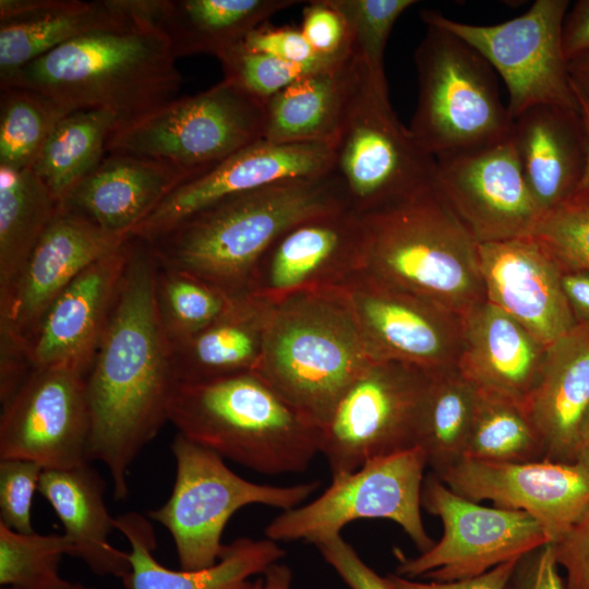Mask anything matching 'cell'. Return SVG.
<instances>
[{"label": "cell", "instance_id": "obj_22", "mask_svg": "<svg viewBox=\"0 0 589 589\" xmlns=\"http://www.w3.org/2000/svg\"><path fill=\"white\" fill-rule=\"evenodd\" d=\"M485 297L549 347L577 322L562 287L563 269L533 237L479 243Z\"/></svg>", "mask_w": 589, "mask_h": 589}, {"label": "cell", "instance_id": "obj_31", "mask_svg": "<svg viewBox=\"0 0 589 589\" xmlns=\"http://www.w3.org/2000/svg\"><path fill=\"white\" fill-rule=\"evenodd\" d=\"M38 491L60 519L72 545L71 556L99 576L123 579L131 570L129 553L115 548L116 529L106 507L105 483L88 462L65 469L43 470Z\"/></svg>", "mask_w": 589, "mask_h": 589}, {"label": "cell", "instance_id": "obj_51", "mask_svg": "<svg viewBox=\"0 0 589 589\" xmlns=\"http://www.w3.org/2000/svg\"><path fill=\"white\" fill-rule=\"evenodd\" d=\"M562 47L567 62L589 50V0H579L566 13Z\"/></svg>", "mask_w": 589, "mask_h": 589}, {"label": "cell", "instance_id": "obj_48", "mask_svg": "<svg viewBox=\"0 0 589 589\" xmlns=\"http://www.w3.org/2000/svg\"><path fill=\"white\" fill-rule=\"evenodd\" d=\"M554 545L548 542L519 557L503 589H565Z\"/></svg>", "mask_w": 589, "mask_h": 589}, {"label": "cell", "instance_id": "obj_21", "mask_svg": "<svg viewBox=\"0 0 589 589\" xmlns=\"http://www.w3.org/2000/svg\"><path fill=\"white\" fill-rule=\"evenodd\" d=\"M125 240L58 208L14 285L0 299V337L28 353L32 338L57 297L85 268Z\"/></svg>", "mask_w": 589, "mask_h": 589}, {"label": "cell", "instance_id": "obj_5", "mask_svg": "<svg viewBox=\"0 0 589 589\" xmlns=\"http://www.w3.org/2000/svg\"><path fill=\"white\" fill-rule=\"evenodd\" d=\"M373 361L340 288L274 304L257 373L320 430Z\"/></svg>", "mask_w": 589, "mask_h": 589}, {"label": "cell", "instance_id": "obj_40", "mask_svg": "<svg viewBox=\"0 0 589 589\" xmlns=\"http://www.w3.org/2000/svg\"><path fill=\"white\" fill-rule=\"evenodd\" d=\"M72 545L64 534L20 533L0 524V584L8 589H60L62 556Z\"/></svg>", "mask_w": 589, "mask_h": 589}, {"label": "cell", "instance_id": "obj_14", "mask_svg": "<svg viewBox=\"0 0 589 589\" xmlns=\"http://www.w3.org/2000/svg\"><path fill=\"white\" fill-rule=\"evenodd\" d=\"M421 506L442 520L443 536L416 557L397 552L396 574L409 579L446 582L477 577L550 542L527 513L469 501L433 472L424 478Z\"/></svg>", "mask_w": 589, "mask_h": 589}, {"label": "cell", "instance_id": "obj_18", "mask_svg": "<svg viewBox=\"0 0 589 589\" xmlns=\"http://www.w3.org/2000/svg\"><path fill=\"white\" fill-rule=\"evenodd\" d=\"M362 217L342 207L304 219L284 232L259 261L250 293L273 303L341 288L364 267Z\"/></svg>", "mask_w": 589, "mask_h": 589}, {"label": "cell", "instance_id": "obj_24", "mask_svg": "<svg viewBox=\"0 0 589 589\" xmlns=\"http://www.w3.org/2000/svg\"><path fill=\"white\" fill-rule=\"evenodd\" d=\"M193 178L164 160L107 153L59 200L58 208L128 238L173 189Z\"/></svg>", "mask_w": 589, "mask_h": 589}, {"label": "cell", "instance_id": "obj_57", "mask_svg": "<svg viewBox=\"0 0 589 589\" xmlns=\"http://www.w3.org/2000/svg\"><path fill=\"white\" fill-rule=\"evenodd\" d=\"M574 462L581 465L589 473V414L578 433L574 453Z\"/></svg>", "mask_w": 589, "mask_h": 589}, {"label": "cell", "instance_id": "obj_45", "mask_svg": "<svg viewBox=\"0 0 589 589\" xmlns=\"http://www.w3.org/2000/svg\"><path fill=\"white\" fill-rule=\"evenodd\" d=\"M300 29L315 52L332 63L353 56L349 27L329 0L308 1Z\"/></svg>", "mask_w": 589, "mask_h": 589}, {"label": "cell", "instance_id": "obj_37", "mask_svg": "<svg viewBox=\"0 0 589 589\" xmlns=\"http://www.w3.org/2000/svg\"><path fill=\"white\" fill-rule=\"evenodd\" d=\"M465 458L496 464L545 459V443L528 407L477 389Z\"/></svg>", "mask_w": 589, "mask_h": 589}, {"label": "cell", "instance_id": "obj_55", "mask_svg": "<svg viewBox=\"0 0 589 589\" xmlns=\"http://www.w3.org/2000/svg\"><path fill=\"white\" fill-rule=\"evenodd\" d=\"M572 85L589 100V50L567 62Z\"/></svg>", "mask_w": 589, "mask_h": 589}, {"label": "cell", "instance_id": "obj_10", "mask_svg": "<svg viewBox=\"0 0 589 589\" xmlns=\"http://www.w3.org/2000/svg\"><path fill=\"white\" fill-rule=\"evenodd\" d=\"M265 104L223 80L115 129L107 153L173 164L194 177L264 136Z\"/></svg>", "mask_w": 589, "mask_h": 589}, {"label": "cell", "instance_id": "obj_49", "mask_svg": "<svg viewBox=\"0 0 589 589\" xmlns=\"http://www.w3.org/2000/svg\"><path fill=\"white\" fill-rule=\"evenodd\" d=\"M553 545L556 561L566 572L565 589H589V510Z\"/></svg>", "mask_w": 589, "mask_h": 589}, {"label": "cell", "instance_id": "obj_11", "mask_svg": "<svg viewBox=\"0 0 589 589\" xmlns=\"http://www.w3.org/2000/svg\"><path fill=\"white\" fill-rule=\"evenodd\" d=\"M432 372L373 361L349 385L320 430L332 477L419 446Z\"/></svg>", "mask_w": 589, "mask_h": 589}, {"label": "cell", "instance_id": "obj_25", "mask_svg": "<svg viewBox=\"0 0 589 589\" xmlns=\"http://www.w3.org/2000/svg\"><path fill=\"white\" fill-rule=\"evenodd\" d=\"M457 369L477 389L528 405L546 349L526 327L488 300L461 316Z\"/></svg>", "mask_w": 589, "mask_h": 589}, {"label": "cell", "instance_id": "obj_32", "mask_svg": "<svg viewBox=\"0 0 589 589\" xmlns=\"http://www.w3.org/2000/svg\"><path fill=\"white\" fill-rule=\"evenodd\" d=\"M361 62L352 56L338 65L308 73L265 103L263 139L333 145L345 122Z\"/></svg>", "mask_w": 589, "mask_h": 589}, {"label": "cell", "instance_id": "obj_26", "mask_svg": "<svg viewBox=\"0 0 589 589\" xmlns=\"http://www.w3.org/2000/svg\"><path fill=\"white\" fill-rule=\"evenodd\" d=\"M509 137L542 216L575 195L588 159V139L579 108H528L513 119Z\"/></svg>", "mask_w": 589, "mask_h": 589}, {"label": "cell", "instance_id": "obj_29", "mask_svg": "<svg viewBox=\"0 0 589 589\" xmlns=\"http://www.w3.org/2000/svg\"><path fill=\"white\" fill-rule=\"evenodd\" d=\"M528 410L545 443V459L574 462L589 414V326L577 324L550 345Z\"/></svg>", "mask_w": 589, "mask_h": 589}, {"label": "cell", "instance_id": "obj_35", "mask_svg": "<svg viewBox=\"0 0 589 589\" xmlns=\"http://www.w3.org/2000/svg\"><path fill=\"white\" fill-rule=\"evenodd\" d=\"M117 124L101 109L76 110L57 123L31 169L57 202L99 165Z\"/></svg>", "mask_w": 589, "mask_h": 589}, {"label": "cell", "instance_id": "obj_16", "mask_svg": "<svg viewBox=\"0 0 589 589\" xmlns=\"http://www.w3.org/2000/svg\"><path fill=\"white\" fill-rule=\"evenodd\" d=\"M376 361L434 372L457 366L461 316L361 271L340 288Z\"/></svg>", "mask_w": 589, "mask_h": 589}, {"label": "cell", "instance_id": "obj_1", "mask_svg": "<svg viewBox=\"0 0 589 589\" xmlns=\"http://www.w3.org/2000/svg\"><path fill=\"white\" fill-rule=\"evenodd\" d=\"M115 305L86 375L89 459L110 473L113 496L129 495V469L168 421L176 380L155 302L157 260L148 240L128 237Z\"/></svg>", "mask_w": 589, "mask_h": 589}, {"label": "cell", "instance_id": "obj_3", "mask_svg": "<svg viewBox=\"0 0 589 589\" xmlns=\"http://www.w3.org/2000/svg\"><path fill=\"white\" fill-rule=\"evenodd\" d=\"M175 61L166 37L151 23L133 17L57 47L0 88L36 91L68 112L107 110L119 128L177 98L182 77Z\"/></svg>", "mask_w": 589, "mask_h": 589}, {"label": "cell", "instance_id": "obj_27", "mask_svg": "<svg viewBox=\"0 0 589 589\" xmlns=\"http://www.w3.org/2000/svg\"><path fill=\"white\" fill-rule=\"evenodd\" d=\"M300 0H123L134 17L168 40L176 59L196 53L216 58L273 15Z\"/></svg>", "mask_w": 589, "mask_h": 589}, {"label": "cell", "instance_id": "obj_53", "mask_svg": "<svg viewBox=\"0 0 589 589\" xmlns=\"http://www.w3.org/2000/svg\"><path fill=\"white\" fill-rule=\"evenodd\" d=\"M73 0H0V22L24 21L67 8Z\"/></svg>", "mask_w": 589, "mask_h": 589}, {"label": "cell", "instance_id": "obj_42", "mask_svg": "<svg viewBox=\"0 0 589 589\" xmlns=\"http://www.w3.org/2000/svg\"><path fill=\"white\" fill-rule=\"evenodd\" d=\"M532 236L563 272H589V203L577 195L544 214Z\"/></svg>", "mask_w": 589, "mask_h": 589}, {"label": "cell", "instance_id": "obj_2", "mask_svg": "<svg viewBox=\"0 0 589 589\" xmlns=\"http://www.w3.org/2000/svg\"><path fill=\"white\" fill-rule=\"evenodd\" d=\"M342 207H349L347 195L333 171L226 197L146 240L161 266L238 298L250 293L259 261L284 232Z\"/></svg>", "mask_w": 589, "mask_h": 589}, {"label": "cell", "instance_id": "obj_20", "mask_svg": "<svg viewBox=\"0 0 589 589\" xmlns=\"http://www.w3.org/2000/svg\"><path fill=\"white\" fill-rule=\"evenodd\" d=\"M334 171L333 145L259 140L173 189L129 235L152 239L226 197Z\"/></svg>", "mask_w": 589, "mask_h": 589}, {"label": "cell", "instance_id": "obj_6", "mask_svg": "<svg viewBox=\"0 0 589 589\" xmlns=\"http://www.w3.org/2000/svg\"><path fill=\"white\" fill-rule=\"evenodd\" d=\"M361 217L364 272L460 316L486 300L479 243L434 185Z\"/></svg>", "mask_w": 589, "mask_h": 589}, {"label": "cell", "instance_id": "obj_7", "mask_svg": "<svg viewBox=\"0 0 589 589\" xmlns=\"http://www.w3.org/2000/svg\"><path fill=\"white\" fill-rule=\"evenodd\" d=\"M414 51L418 100L410 131L434 158L509 136L495 71L469 44L434 24Z\"/></svg>", "mask_w": 589, "mask_h": 589}, {"label": "cell", "instance_id": "obj_36", "mask_svg": "<svg viewBox=\"0 0 589 589\" xmlns=\"http://www.w3.org/2000/svg\"><path fill=\"white\" fill-rule=\"evenodd\" d=\"M476 398V386L457 366L432 372L419 446L436 476L465 458Z\"/></svg>", "mask_w": 589, "mask_h": 589}, {"label": "cell", "instance_id": "obj_54", "mask_svg": "<svg viewBox=\"0 0 589 589\" xmlns=\"http://www.w3.org/2000/svg\"><path fill=\"white\" fill-rule=\"evenodd\" d=\"M248 589H292V572L286 564L274 563Z\"/></svg>", "mask_w": 589, "mask_h": 589}, {"label": "cell", "instance_id": "obj_8", "mask_svg": "<svg viewBox=\"0 0 589 589\" xmlns=\"http://www.w3.org/2000/svg\"><path fill=\"white\" fill-rule=\"evenodd\" d=\"M171 452L176 461L172 492L148 515L171 534L181 569L208 567L220 558L225 527L240 508L262 504L289 510L302 505L320 485L318 481L286 486L249 481L221 456L180 433Z\"/></svg>", "mask_w": 589, "mask_h": 589}, {"label": "cell", "instance_id": "obj_41", "mask_svg": "<svg viewBox=\"0 0 589 589\" xmlns=\"http://www.w3.org/2000/svg\"><path fill=\"white\" fill-rule=\"evenodd\" d=\"M345 19L352 53L363 64L374 88L388 95L384 53L396 21L414 0H329Z\"/></svg>", "mask_w": 589, "mask_h": 589}, {"label": "cell", "instance_id": "obj_15", "mask_svg": "<svg viewBox=\"0 0 589 589\" xmlns=\"http://www.w3.org/2000/svg\"><path fill=\"white\" fill-rule=\"evenodd\" d=\"M89 437L86 374L76 369L34 368L2 406L0 459L71 468L89 462Z\"/></svg>", "mask_w": 589, "mask_h": 589}, {"label": "cell", "instance_id": "obj_58", "mask_svg": "<svg viewBox=\"0 0 589 589\" xmlns=\"http://www.w3.org/2000/svg\"><path fill=\"white\" fill-rule=\"evenodd\" d=\"M4 589H8V588H4ZM60 589H97V588L87 587V586L82 585V584H76V582H70L69 581L65 586H63Z\"/></svg>", "mask_w": 589, "mask_h": 589}, {"label": "cell", "instance_id": "obj_23", "mask_svg": "<svg viewBox=\"0 0 589 589\" xmlns=\"http://www.w3.org/2000/svg\"><path fill=\"white\" fill-rule=\"evenodd\" d=\"M127 260L125 240L85 268L57 297L28 346L34 368L68 366L87 375L109 322Z\"/></svg>", "mask_w": 589, "mask_h": 589}, {"label": "cell", "instance_id": "obj_28", "mask_svg": "<svg viewBox=\"0 0 589 589\" xmlns=\"http://www.w3.org/2000/svg\"><path fill=\"white\" fill-rule=\"evenodd\" d=\"M118 529L129 541L130 573L122 579L125 589H248L253 576L279 562L285 551L268 538H238L226 545L220 558L200 569H170L159 564L153 551L151 524L139 513L116 518Z\"/></svg>", "mask_w": 589, "mask_h": 589}, {"label": "cell", "instance_id": "obj_30", "mask_svg": "<svg viewBox=\"0 0 589 589\" xmlns=\"http://www.w3.org/2000/svg\"><path fill=\"white\" fill-rule=\"evenodd\" d=\"M273 302L249 293L211 325L169 344L176 383H197L257 372Z\"/></svg>", "mask_w": 589, "mask_h": 589}, {"label": "cell", "instance_id": "obj_9", "mask_svg": "<svg viewBox=\"0 0 589 589\" xmlns=\"http://www.w3.org/2000/svg\"><path fill=\"white\" fill-rule=\"evenodd\" d=\"M340 133L334 171L360 216L394 206L434 185L436 160L396 117L361 63Z\"/></svg>", "mask_w": 589, "mask_h": 589}, {"label": "cell", "instance_id": "obj_12", "mask_svg": "<svg viewBox=\"0 0 589 589\" xmlns=\"http://www.w3.org/2000/svg\"><path fill=\"white\" fill-rule=\"evenodd\" d=\"M426 467L425 453L417 446L332 477L320 496L275 517L265 536L276 542L305 541L315 545L340 534L353 520L385 518L399 525L422 553L434 544L421 517Z\"/></svg>", "mask_w": 589, "mask_h": 589}, {"label": "cell", "instance_id": "obj_19", "mask_svg": "<svg viewBox=\"0 0 589 589\" xmlns=\"http://www.w3.org/2000/svg\"><path fill=\"white\" fill-rule=\"evenodd\" d=\"M458 495L532 516L550 542L566 537L589 510V473L577 462L496 464L464 458L437 476Z\"/></svg>", "mask_w": 589, "mask_h": 589}, {"label": "cell", "instance_id": "obj_50", "mask_svg": "<svg viewBox=\"0 0 589 589\" xmlns=\"http://www.w3.org/2000/svg\"><path fill=\"white\" fill-rule=\"evenodd\" d=\"M516 562L517 560H513L480 576L457 581L421 582L397 574H388L384 580L388 589H503Z\"/></svg>", "mask_w": 589, "mask_h": 589}, {"label": "cell", "instance_id": "obj_17", "mask_svg": "<svg viewBox=\"0 0 589 589\" xmlns=\"http://www.w3.org/2000/svg\"><path fill=\"white\" fill-rule=\"evenodd\" d=\"M435 160L436 192L478 243L532 236L542 215L509 136Z\"/></svg>", "mask_w": 589, "mask_h": 589}, {"label": "cell", "instance_id": "obj_39", "mask_svg": "<svg viewBox=\"0 0 589 589\" xmlns=\"http://www.w3.org/2000/svg\"><path fill=\"white\" fill-rule=\"evenodd\" d=\"M238 298L201 278L157 262L155 302L169 344L201 332L224 315Z\"/></svg>", "mask_w": 589, "mask_h": 589}, {"label": "cell", "instance_id": "obj_13", "mask_svg": "<svg viewBox=\"0 0 589 589\" xmlns=\"http://www.w3.org/2000/svg\"><path fill=\"white\" fill-rule=\"evenodd\" d=\"M567 0H537L522 15L495 25L452 20L434 10L421 19L445 28L474 48L508 91L507 110L516 118L538 105L579 108L562 47Z\"/></svg>", "mask_w": 589, "mask_h": 589}, {"label": "cell", "instance_id": "obj_47", "mask_svg": "<svg viewBox=\"0 0 589 589\" xmlns=\"http://www.w3.org/2000/svg\"><path fill=\"white\" fill-rule=\"evenodd\" d=\"M315 546L350 589H388L384 577L366 565L341 534L323 540Z\"/></svg>", "mask_w": 589, "mask_h": 589}, {"label": "cell", "instance_id": "obj_4", "mask_svg": "<svg viewBox=\"0 0 589 589\" xmlns=\"http://www.w3.org/2000/svg\"><path fill=\"white\" fill-rule=\"evenodd\" d=\"M168 421L190 441L263 474L304 472L320 454V429L257 372L177 383Z\"/></svg>", "mask_w": 589, "mask_h": 589}, {"label": "cell", "instance_id": "obj_46", "mask_svg": "<svg viewBox=\"0 0 589 589\" xmlns=\"http://www.w3.org/2000/svg\"><path fill=\"white\" fill-rule=\"evenodd\" d=\"M239 45L248 51L275 57L312 71L340 64L317 55L301 29L296 27H274L265 23L249 33Z\"/></svg>", "mask_w": 589, "mask_h": 589}, {"label": "cell", "instance_id": "obj_33", "mask_svg": "<svg viewBox=\"0 0 589 589\" xmlns=\"http://www.w3.org/2000/svg\"><path fill=\"white\" fill-rule=\"evenodd\" d=\"M133 19L118 0H73L64 9L24 21L0 22V85L57 47Z\"/></svg>", "mask_w": 589, "mask_h": 589}, {"label": "cell", "instance_id": "obj_56", "mask_svg": "<svg viewBox=\"0 0 589 589\" xmlns=\"http://www.w3.org/2000/svg\"><path fill=\"white\" fill-rule=\"evenodd\" d=\"M572 87L578 101L579 111H580V115L585 124L587 139H588L587 167H586L582 181L577 192L575 193V195L579 196L580 199L589 203V100L582 94H580L573 85Z\"/></svg>", "mask_w": 589, "mask_h": 589}, {"label": "cell", "instance_id": "obj_34", "mask_svg": "<svg viewBox=\"0 0 589 589\" xmlns=\"http://www.w3.org/2000/svg\"><path fill=\"white\" fill-rule=\"evenodd\" d=\"M58 202L31 169L0 168V299L10 291Z\"/></svg>", "mask_w": 589, "mask_h": 589}, {"label": "cell", "instance_id": "obj_38", "mask_svg": "<svg viewBox=\"0 0 589 589\" xmlns=\"http://www.w3.org/2000/svg\"><path fill=\"white\" fill-rule=\"evenodd\" d=\"M68 113L36 91L0 88V168L32 169L55 127Z\"/></svg>", "mask_w": 589, "mask_h": 589}, {"label": "cell", "instance_id": "obj_43", "mask_svg": "<svg viewBox=\"0 0 589 589\" xmlns=\"http://www.w3.org/2000/svg\"><path fill=\"white\" fill-rule=\"evenodd\" d=\"M227 80L264 104L299 77L314 72L264 53L248 51L239 44L217 57Z\"/></svg>", "mask_w": 589, "mask_h": 589}, {"label": "cell", "instance_id": "obj_52", "mask_svg": "<svg viewBox=\"0 0 589 589\" xmlns=\"http://www.w3.org/2000/svg\"><path fill=\"white\" fill-rule=\"evenodd\" d=\"M562 287L577 324L589 326V272H563Z\"/></svg>", "mask_w": 589, "mask_h": 589}, {"label": "cell", "instance_id": "obj_44", "mask_svg": "<svg viewBox=\"0 0 589 589\" xmlns=\"http://www.w3.org/2000/svg\"><path fill=\"white\" fill-rule=\"evenodd\" d=\"M43 467L34 461L0 459V524L20 533H33L32 505Z\"/></svg>", "mask_w": 589, "mask_h": 589}]
</instances>
